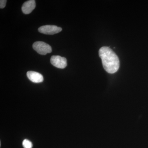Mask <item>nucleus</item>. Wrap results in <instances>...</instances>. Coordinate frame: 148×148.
<instances>
[{"instance_id":"nucleus-4","label":"nucleus","mask_w":148,"mask_h":148,"mask_svg":"<svg viewBox=\"0 0 148 148\" xmlns=\"http://www.w3.org/2000/svg\"><path fill=\"white\" fill-rule=\"evenodd\" d=\"M50 62L53 66L58 69H64L67 66V59L59 56H53L50 59Z\"/></svg>"},{"instance_id":"nucleus-8","label":"nucleus","mask_w":148,"mask_h":148,"mask_svg":"<svg viewBox=\"0 0 148 148\" xmlns=\"http://www.w3.org/2000/svg\"><path fill=\"white\" fill-rule=\"evenodd\" d=\"M6 0H1L0 1V8L3 9L5 7Z\"/></svg>"},{"instance_id":"nucleus-6","label":"nucleus","mask_w":148,"mask_h":148,"mask_svg":"<svg viewBox=\"0 0 148 148\" xmlns=\"http://www.w3.org/2000/svg\"><path fill=\"white\" fill-rule=\"evenodd\" d=\"M36 1L30 0L25 2L23 4L21 9L23 13L27 14L31 13L36 8Z\"/></svg>"},{"instance_id":"nucleus-7","label":"nucleus","mask_w":148,"mask_h":148,"mask_svg":"<svg viewBox=\"0 0 148 148\" xmlns=\"http://www.w3.org/2000/svg\"><path fill=\"white\" fill-rule=\"evenodd\" d=\"M22 145L24 148H32L33 147L32 142L27 139H25L23 141Z\"/></svg>"},{"instance_id":"nucleus-2","label":"nucleus","mask_w":148,"mask_h":148,"mask_svg":"<svg viewBox=\"0 0 148 148\" xmlns=\"http://www.w3.org/2000/svg\"><path fill=\"white\" fill-rule=\"evenodd\" d=\"M33 48L37 53L41 55H45L52 51L51 47L43 42H36L33 44Z\"/></svg>"},{"instance_id":"nucleus-3","label":"nucleus","mask_w":148,"mask_h":148,"mask_svg":"<svg viewBox=\"0 0 148 148\" xmlns=\"http://www.w3.org/2000/svg\"><path fill=\"white\" fill-rule=\"evenodd\" d=\"M39 32L46 35H54L61 32L62 28L55 25H45L39 28Z\"/></svg>"},{"instance_id":"nucleus-1","label":"nucleus","mask_w":148,"mask_h":148,"mask_svg":"<svg viewBox=\"0 0 148 148\" xmlns=\"http://www.w3.org/2000/svg\"><path fill=\"white\" fill-rule=\"evenodd\" d=\"M103 68L109 73L113 74L119 69V58L113 51L108 47H103L99 51Z\"/></svg>"},{"instance_id":"nucleus-5","label":"nucleus","mask_w":148,"mask_h":148,"mask_svg":"<svg viewBox=\"0 0 148 148\" xmlns=\"http://www.w3.org/2000/svg\"><path fill=\"white\" fill-rule=\"evenodd\" d=\"M27 76L30 81L36 83L43 81V77L41 74L37 72L30 71L27 73Z\"/></svg>"}]
</instances>
